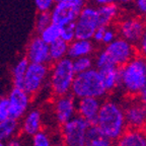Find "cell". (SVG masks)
Returning a JSON list of instances; mask_svg holds the SVG:
<instances>
[{
  "label": "cell",
  "instance_id": "cell-1",
  "mask_svg": "<svg viewBox=\"0 0 146 146\" xmlns=\"http://www.w3.org/2000/svg\"><path fill=\"white\" fill-rule=\"evenodd\" d=\"M94 125L110 139L116 141L127 130L124 108L112 100L103 102Z\"/></svg>",
  "mask_w": 146,
  "mask_h": 146
},
{
  "label": "cell",
  "instance_id": "cell-2",
  "mask_svg": "<svg viewBox=\"0 0 146 146\" xmlns=\"http://www.w3.org/2000/svg\"><path fill=\"white\" fill-rule=\"evenodd\" d=\"M136 56V48L123 38H116L98 52L94 59V67L103 69L106 67H122Z\"/></svg>",
  "mask_w": 146,
  "mask_h": 146
},
{
  "label": "cell",
  "instance_id": "cell-3",
  "mask_svg": "<svg viewBox=\"0 0 146 146\" xmlns=\"http://www.w3.org/2000/svg\"><path fill=\"white\" fill-rule=\"evenodd\" d=\"M146 84V58L135 56L120 67V87L131 96H138Z\"/></svg>",
  "mask_w": 146,
  "mask_h": 146
},
{
  "label": "cell",
  "instance_id": "cell-4",
  "mask_svg": "<svg viewBox=\"0 0 146 146\" xmlns=\"http://www.w3.org/2000/svg\"><path fill=\"white\" fill-rule=\"evenodd\" d=\"M70 94L75 98H103L108 94L100 74L96 68L77 73L73 80Z\"/></svg>",
  "mask_w": 146,
  "mask_h": 146
},
{
  "label": "cell",
  "instance_id": "cell-5",
  "mask_svg": "<svg viewBox=\"0 0 146 146\" xmlns=\"http://www.w3.org/2000/svg\"><path fill=\"white\" fill-rule=\"evenodd\" d=\"M75 75L76 73L70 58L65 57L54 62L49 73V83L53 94L60 96L70 94Z\"/></svg>",
  "mask_w": 146,
  "mask_h": 146
},
{
  "label": "cell",
  "instance_id": "cell-6",
  "mask_svg": "<svg viewBox=\"0 0 146 146\" xmlns=\"http://www.w3.org/2000/svg\"><path fill=\"white\" fill-rule=\"evenodd\" d=\"M89 126L88 122L76 115L61 125V143L64 146H85Z\"/></svg>",
  "mask_w": 146,
  "mask_h": 146
},
{
  "label": "cell",
  "instance_id": "cell-7",
  "mask_svg": "<svg viewBox=\"0 0 146 146\" xmlns=\"http://www.w3.org/2000/svg\"><path fill=\"white\" fill-rule=\"evenodd\" d=\"M87 0H61L56 2L51 9L52 23L60 27L74 23Z\"/></svg>",
  "mask_w": 146,
  "mask_h": 146
},
{
  "label": "cell",
  "instance_id": "cell-8",
  "mask_svg": "<svg viewBox=\"0 0 146 146\" xmlns=\"http://www.w3.org/2000/svg\"><path fill=\"white\" fill-rule=\"evenodd\" d=\"M75 39L92 40L94 31L100 27L96 7L85 5L81 9L75 23Z\"/></svg>",
  "mask_w": 146,
  "mask_h": 146
},
{
  "label": "cell",
  "instance_id": "cell-9",
  "mask_svg": "<svg viewBox=\"0 0 146 146\" xmlns=\"http://www.w3.org/2000/svg\"><path fill=\"white\" fill-rule=\"evenodd\" d=\"M49 73L50 68L48 64L30 63L23 78V89L31 96L36 94L45 85L49 78Z\"/></svg>",
  "mask_w": 146,
  "mask_h": 146
},
{
  "label": "cell",
  "instance_id": "cell-10",
  "mask_svg": "<svg viewBox=\"0 0 146 146\" xmlns=\"http://www.w3.org/2000/svg\"><path fill=\"white\" fill-rule=\"evenodd\" d=\"M146 30V23L141 16H129L122 19L119 23L117 32L121 38L133 45L139 43Z\"/></svg>",
  "mask_w": 146,
  "mask_h": 146
},
{
  "label": "cell",
  "instance_id": "cell-11",
  "mask_svg": "<svg viewBox=\"0 0 146 146\" xmlns=\"http://www.w3.org/2000/svg\"><path fill=\"white\" fill-rule=\"evenodd\" d=\"M7 98L9 102V118L19 121L30 110L32 96L23 88L13 87Z\"/></svg>",
  "mask_w": 146,
  "mask_h": 146
},
{
  "label": "cell",
  "instance_id": "cell-12",
  "mask_svg": "<svg viewBox=\"0 0 146 146\" xmlns=\"http://www.w3.org/2000/svg\"><path fill=\"white\" fill-rule=\"evenodd\" d=\"M55 120L60 126L76 116V98L71 94L56 96L53 105Z\"/></svg>",
  "mask_w": 146,
  "mask_h": 146
},
{
  "label": "cell",
  "instance_id": "cell-13",
  "mask_svg": "<svg viewBox=\"0 0 146 146\" xmlns=\"http://www.w3.org/2000/svg\"><path fill=\"white\" fill-rule=\"evenodd\" d=\"M30 63L38 64H50V55H49V45L46 44L40 36H35L31 40L27 45V55Z\"/></svg>",
  "mask_w": 146,
  "mask_h": 146
},
{
  "label": "cell",
  "instance_id": "cell-14",
  "mask_svg": "<svg viewBox=\"0 0 146 146\" xmlns=\"http://www.w3.org/2000/svg\"><path fill=\"white\" fill-rule=\"evenodd\" d=\"M102 98H81L76 100V115L84 119L90 125L96 123V117L102 106Z\"/></svg>",
  "mask_w": 146,
  "mask_h": 146
},
{
  "label": "cell",
  "instance_id": "cell-15",
  "mask_svg": "<svg viewBox=\"0 0 146 146\" xmlns=\"http://www.w3.org/2000/svg\"><path fill=\"white\" fill-rule=\"evenodd\" d=\"M127 127L131 129H143L146 126V106L141 102L131 103L124 108Z\"/></svg>",
  "mask_w": 146,
  "mask_h": 146
},
{
  "label": "cell",
  "instance_id": "cell-16",
  "mask_svg": "<svg viewBox=\"0 0 146 146\" xmlns=\"http://www.w3.org/2000/svg\"><path fill=\"white\" fill-rule=\"evenodd\" d=\"M21 120V123L19 125V129L25 136L32 137L43 129L42 112L38 109L29 110Z\"/></svg>",
  "mask_w": 146,
  "mask_h": 146
},
{
  "label": "cell",
  "instance_id": "cell-17",
  "mask_svg": "<svg viewBox=\"0 0 146 146\" xmlns=\"http://www.w3.org/2000/svg\"><path fill=\"white\" fill-rule=\"evenodd\" d=\"M114 146H146V132L129 128L115 141Z\"/></svg>",
  "mask_w": 146,
  "mask_h": 146
},
{
  "label": "cell",
  "instance_id": "cell-18",
  "mask_svg": "<svg viewBox=\"0 0 146 146\" xmlns=\"http://www.w3.org/2000/svg\"><path fill=\"white\" fill-rule=\"evenodd\" d=\"M94 51V44L92 40L75 39L68 44L67 57L71 60L83 56H90Z\"/></svg>",
  "mask_w": 146,
  "mask_h": 146
},
{
  "label": "cell",
  "instance_id": "cell-19",
  "mask_svg": "<svg viewBox=\"0 0 146 146\" xmlns=\"http://www.w3.org/2000/svg\"><path fill=\"white\" fill-rule=\"evenodd\" d=\"M98 70L108 94L120 87V68L119 67H106Z\"/></svg>",
  "mask_w": 146,
  "mask_h": 146
},
{
  "label": "cell",
  "instance_id": "cell-20",
  "mask_svg": "<svg viewBox=\"0 0 146 146\" xmlns=\"http://www.w3.org/2000/svg\"><path fill=\"white\" fill-rule=\"evenodd\" d=\"M98 14V21H100V27H109L112 25L113 21L118 17L120 13L117 3H110V4L98 5L96 7Z\"/></svg>",
  "mask_w": 146,
  "mask_h": 146
},
{
  "label": "cell",
  "instance_id": "cell-21",
  "mask_svg": "<svg viewBox=\"0 0 146 146\" xmlns=\"http://www.w3.org/2000/svg\"><path fill=\"white\" fill-rule=\"evenodd\" d=\"M114 143L115 141L106 136L94 124L89 126L85 146H114Z\"/></svg>",
  "mask_w": 146,
  "mask_h": 146
},
{
  "label": "cell",
  "instance_id": "cell-22",
  "mask_svg": "<svg viewBox=\"0 0 146 146\" xmlns=\"http://www.w3.org/2000/svg\"><path fill=\"white\" fill-rule=\"evenodd\" d=\"M19 130V123L17 120L8 118L0 121V141L6 142L16 136Z\"/></svg>",
  "mask_w": 146,
  "mask_h": 146
},
{
  "label": "cell",
  "instance_id": "cell-23",
  "mask_svg": "<svg viewBox=\"0 0 146 146\" xmlns=\"http://www.w3.org/2000/svg\"><path fill=\"white\" fill-rule=\"evenodd\" d=\"M29 65H30V61L27 57H23L21 60H18L17 63L14 65L13 69H12V84H13V87L23 88V78H25V74L27 72Z\"/></svg>",
  "mask_w": 146,
  "mask_h": 146
},
{
  "label": "cell",
  "instance_id": "cell-24",
  "mask_svg": "<svg viewBox=\"0 0 146 146\" xmlns=\"http://www.w3.org/2000/svg\"><path fill=\"white\" fill-rule=\"evenodd\" d=\"M67 50H68V43L59 39L51 43L49 45V55H50L51 63L63 59L67 57Z\"/></svg>",
  "mask_w": 146,
  "mask_h": 146
},
{
  "label": "cell",
  "instance_id": "cell-25",
  "mask_svg": "<svg viewBox=\"0 0 146 146\" xmlns=\"http://www.w3.org/2000/svg\"><path fill=\"white\" fill-rule=\"evenodd\" d=\"M61 27H60V25H55V23H52L40 33V38L46 44L50 45L51 43H54L55 41L60 39V36H61Z\"/></svg>",
  "mask_w": 146,
  "mask_h": 146
},
{
  "label": "cell",
  "instance_id": "cell-26",
  "mask_svg": "<svg viewBox=\"0 0 146 146\" xmlns=\"http://www.w3.org/2000/svg\"><path fill=\"white\" fill-rule=\"evenodd\" d=\"M72 65L75 73L84 72V71L94 67V60L90 56H83V57L76 58L72 60Z\"/></svg>",
  "mask_w": 146,
  "mask_h": 146
},
{
  "label": "cell",
  "instance_id": "cell-27",
  "mask_svg": "<svg viewBox=\"0 0 146 146\" xmlns=\"http://www.w3.org/2000/svg\"><path fill=\"white\" fill-rule=\"evenodd\" d=\"M53 144L51 135L43 129L31 137V146H53Z\"/></svg>",
  "mask_w": 146,
  "mask_h": 146
},
{
  "label": "cell",
  "instance_id": "cell-28",
  "mask_svg": "<svg viewBox=\"0 0 146 146\" xmlns=\"http://www.w3.org/2000/svg\"><path fill=\"white\" fill-rule=\"evenodd\" d=\"M52 23V18H51L50 11H39L35 23V29L38 34L42 32L44 29Z\"/></svg>",
  "mask_w": 146,
  "mask_h": 146
},
{
  "label": "cell",
  "instance_id": "cell-29",
  "mask_svg": "<svg viewBox=\"0 0 146 146\" xmlns=\"http://www.w3.org/2000/svg\"><path fill=\"white\" fill-rule=\"evenodd\" d=\"M74 23H68V25L61 27V36H60V39L68 44L75 40V25H74Z\"/></svg>",
  "mask_w": 146,
  "mask_h": 146
},
{
  "label": "cell",
  "instance_id": "cell-30",
  "mask_svg": "<svg viewBox=\"0 0 146 146\" xmlns=\"http://www.w3.org/2000/svg\"><path fill=\"white\" fill-rule=\"evenodd\" d=\"M118 32H117V30H115L114 27H112L111 25L106 27L105 32H104L103 40H102V43L100 44H104L105 46L108 45V44L114 41L116 38H118Z\"/></svg>",
  "mask_w": 146,
  "mask_h": 146
},
{
  "label": "cell",
  "instance_id": "cell-31",
  "mask_svg": "<svg viewBox=\"0 0 146 146\" xmlns=\"http://www.w3.org/2000/svg\"><path fill=\"white\" fill-rule=\"evenodd\" d=\"M9 118V102L7 96H0V121Z\"/></svg>",
  "mask_w": 146,
  "mask_h": 146
},
{
  "label": "cell",
  "instance_id": "cell-32",
  "mask_svg": "<svg viewBox=\"0 0 146 146\" xmlns=\"http://www.w3.org/2000/svg\"><path fill=\"white\" fill-rule=\"evenodd\" d=\"M35 4L39 11H51L55 4V0H35Z\"/></svg>",
  "mask_w": 146,
  "mask_h": 146
},
{
  "label": "cell",
  "instance_id": "cell-33",
  "mask_svg": "<svg viewBox=\"0 0 146 146\" xmlns=\"http://www.w3.org/2000/svg\"><path fill=\"white\" fill-rule=\"evenodd\" d=\"M134 8L141 17H146V0H134Z\"/></svg>",
  "mask_w": 146,
  "mask_h": 146
},
{
  "label": "cell",
  "instance_id": "cell-34",
  "mask_svg": "<svg viewBox=\"0 0 146 146\" xmlns=\"http://www.w3.org/2000/svg\"><path fill=\"white\" fill-rule=\"evenodd\" d=\"M106 27H96V30L94 31V36H92V41L96 42V43H102V40H103L104 32H105Z\"/></svg>",
  "mask_w": 146,
  "mask_h": 146
},
{
  "label": "cell",
  "instance_id": "cell-35",
  "mask_svg": "<svg viewBox=\"0 0 146 146\" xmlns=\"http://www.w3.org/2000/svg\"><path fill=\"white\" fill-rule=\"evenodd\" d=\"M138 49H139L142 56L146 58V30L144 32L143 36H141L139 43H138Z\"/></svg>",
  "mask_w": 146,
  "mask_h": 146
},
{
  "label": "cell",
  "instance_id": "cell-36",
  "mask_svg": "<svg viewBox=\"0 0 146 146\" xmlns=\"http://www.w3.org/2000/svg\"><path fill=\"white\" fill-rule=\"evenodd\" d=\"M5 146H23V141L21 139H18L17 137H13L11 139L7 140L5 142Z\"/></svg>",
  "mask_w": 146,
  "mask_h": 146
},
{
  "label": "cell",
  "instance_id": "cell-37",
  "mask_svg": "<svg viewBox=\"0 0 146 146\" xmlns=\"http://www.w3.org/2000/svg\"><path fill=\"white\" fill-rule=\"evenodd\" d=\"M140 96V102H141L143 105L146 106V84L144 85V87L142 88V90L140 91V94H138Z\"/></svg>",
  "mask_w": 146,
  "mask_h": 146
},
{
  "label": "cell",
  "instance_id": "cell-38",
  "mask_svg": "<svg viewBox=\"0 0 146 146\" xmlns=\"http://www.w3.org/2000/svg\"><path fill=\"white\" fill-rule=\"evenodd\" d=\"M96 5H104L110 4V3H117L118 0H94Z\"/></svg>",
  "mask_w": 146,
  "mask_h": 146
},
{
  "label": "cell",
  "instance_id": "cell-39",
  "mask_svg": "<svg viewBox=\"0 0 146 146\" xmlns=\"http://www.w3.org/2000/svg\"><path fill=\"white\" fill-rule=\"evenodd\" d=\"M119 2H121V3H123V4H128V3H131V2H133L134 0H118Z\"/></svg>",
  "mask_w": 146,
  "mask_h": 146
},
{
  "label": "cell",
  "instance_id": "cell-40",
  "mask_svg": "<svg viewBox=\"0 0 146 146\" xmlns=\"http://www.w3.org/2000/svg\"><path fill=\"white\" fill-rule=\"evenodd\" d=\"M53 146H64L62 143H54L53 144Z\"/></svg>",
  "mask_w": 146,
  "mask_h": 146
},
{
  "label": "cell",
  "instance_id": "cell-41",
  "mask_svg": "<svg viewBox=\"0 0 146 146\" xmlns=\"http://www.w3.org/2000/svg\"><path fill=\"white\" fill-rule=\"evenodd\" d=\"M0 146H5V142L4 141H0Z\"/></svg>",
  "mask_w": 146,
  "mask_h": 146
},
{
  "label": "cell",
  "instance_id": "cell-42",
  "mask_svg": "<svg viewBox=\"0 0 146 146\" xmlns=\"http://www.w3.org/2000/svg\"><path fill=\"white\" fill-rule=\"evenodd\" d=\"M59 1H61V0H55V3H56V2H59Z\"/></svg>",
  "mask_w": 146,
  "mask_h": 146
}]
</instances>
